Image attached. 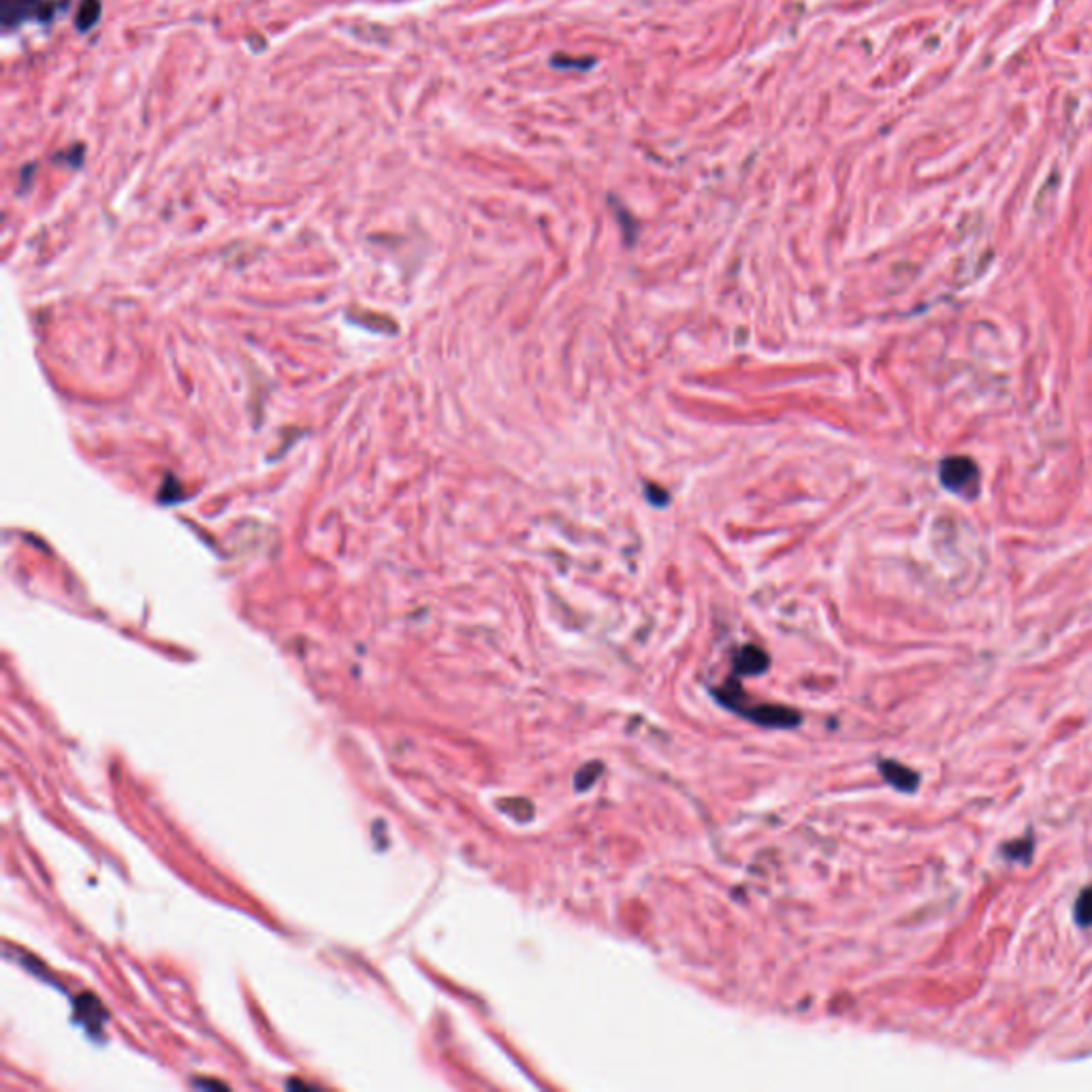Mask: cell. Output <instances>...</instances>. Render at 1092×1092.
<instances>
[{
  "label": "cell",
  "mask_w": 1092,
  "mask_h": 1092,
  "mask_svg": "<svg viewBox=\"0 0 1092 1092\" xmlns=\"http://www.w3.org/2000/svg\"><path fill=\"white\" fill-rule=\"evenodd\" d=\"M1075 920H1078L1082 926L1092 924V888L1084 890L1080 894L1078 903H1075Z\"/></svg>",
  "instance_id": "8992f818"
},
{
  "label": "cell",
  "mask_w": 1092,
  "mask_h": 1092,
  "mask_svg": "<svg viewBox=\"0 0 1092 1092\" xmlns=\"http://www.w3.org/2000/svg\"><path fill=\"white\" fill-rule=\"evenodd\" d=\"M766 663H769V658H766V653L759 651L757 647L742 648L739 658H736V668H739L742 675H757V672H762L766 668Z\"/></svg>",
  "instance_id": "3957f363"
},
{
  "label": "cell",
  "mask_w": 1092,
  "mask_h": 1092,
  "mask_svg": "<svg viewBox=\"0 0 1092 1092\" xmlns=\"http://www.w3.org/2000/svg\"><path fill=\"white\" fill-rule=\"evenodd\" d=\"M43 0H3L0 5V20H3V28L11 30L20 26L22 22L30 18H39Z\"/></svg>",
  "instance_id": "7a4b0ae2"
},
{
  "label": "cell",
  "mask_w": 1092,
  "mask_h": 1092,
  "mask_svg": "<svg viewBox=\"0 0 1092 1092\" xmlns=\"http://www.w3.org/2000/svg\"><path fill=\"white\" fill-rule=\"evenodd\" d=\"M881 772H883V777L898 789H913L915 783H917V774L905 769V766L897 764V762H883Z\"/></svg>",
  "instance_id": "277c9868"
},
{
  "label": "cell",
  "mask_w": 1092,
  "mask_h": 1092,
  "mask_svg": "<svg viewBox=\"0 0 1092 1092\" xmlns=\"http://www.w3.org/2000/svg\"><path fill=\"white\" fill-rule=\"evenodd\" d=\"M101 0H82L75 15V26L79 33H88L99 23L101 18Z\"/></svg>",
  "instance_id": "5b68a950"
},
{
  "label": "cell",
  "mask_w": 1092,
  "mask_h": 1092,
  "mask_svg": "<svg viewBox=\"0 0 1092 1092\" xmlns=\"http://www.w3.org/2000/svg\"><path fill=\"white\" fill-rule=\"evenodd\" d=\"M82 158H84V148L82 146H75L73 149H67V152H60L56 156V161L58 163L65 161V163H70V164H75V167H79V164H82Z\"/></svg>",
  "instance_id": "52a82bcc"
},
{
  "label": "cell",
  "mask_w": 1092,
  "mask_h": 1092,
  "mask_svg": "<svg viewBox=\"0 0 1092 1092\" xmlns=\"http://www.w3.org/2000/svg\"><path fill=\"white\" fill-rule=\"evenodd\" d=\"M939 478H941V485H944L947 491H952L956 495H962L971 500V497L977 495V487H979V470L973 459L969 457H962V455H956V457H947L941 461L939 465Z\"/></svg>",
  "instance_id": "6da1fadb"
}]
</instances>
